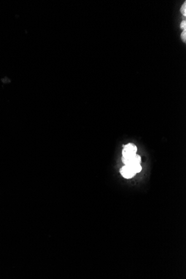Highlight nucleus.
Segmentation results:
<instances>
[{
	"label": "nucleus",
	"instance_id": "obj_1",
	"mask_svg": "<svg viewBox=\"0 0 186 279\" xmlns=\"http://www.w3.org/2000/svg\"><path fill=\"white\" fill-rule=\"evenodd\" d=\"M120 172L123 177L126 179H129L133 177L135 174L133 168L131 165H125L120 169Z\"/></svg>",
	"mask_w": 186,
	"mask_h": 279
},
{
	"label": "nucleus",
	"instance_id": "obj_2",
	"mask_svg": "<svg viewBox=\"0 0 186 279\" xmlns=\"http://www.w3.org/2000/svg\"><path fill=\"white\" fill-rule=\"evenodd\" d=\"M180 12H182V13L185 16H186V2H185L184 3V4L182 5L181 8H180Z\"/></svg>",
	"mask_w": 186,
	"mask_h": 279
},
{
	"label": "nucleus",
	"instance_id": "obj_3",
	"mask_svg": "<svg viewBox=\"0 0 186 279\" xmlns=\"http://www.w3.org/2000/svg\"><path fill=\"white\" fill-rule=\"evenodd\" d=\"M181 37H182V40H183L184 41L186 42V30H184V31H183V32L182 33V34H181Z\"/></svg>",
	"mask_w": 186,
	"mask_h": 279
},
{
	"label": "nucleus",
	"instance_id": "obj_4",
	"mask_svg": "<svg viewBox=\"0 0 186 279\" xmlns=\"http://www.w3.org/2000/svg\"><path fill=\"white\" fill-rule=\"evenodd\" d=\"M180 27L181 29H184V30H186V21H182V22H181V24H180Z\"/></svg>",
	"mask_w": 186,
	"mask_h": 279
}]
</instances>
